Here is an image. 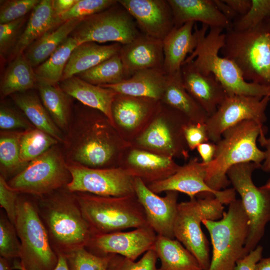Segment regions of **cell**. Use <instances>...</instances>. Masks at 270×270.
<instances>
[{
    "label": "cell",
    "mask_w": 270,
    "mask_h": 270,
    "mask_svg": "<svg viewBox=\"0 0 270 270\" xmlns=\"http://www.w3.org/2000/svg\"><path fill=\"white\" fill-rule=\"evenodd\" d=\"M108 122L97 110L78 104L74 107L63 144L66 162L92 168H106L116 152Z\"/></svg>",
    "instance_id": "obj_1"
},
{
    "label": "cell",
    "mask_w": 270,
    "mask_h": 270,
    "mask_svg": "<svg viewBox=\"0 0 270 270\" xmlns=\"http://www.w3.org/2000/svg\"><path fill=\"white\" fill-rule=\"evenodd\" d=\"M32 197L57 255L66 256L86 246L92 232L74 192L65 188Z\"/></svg>",
    "instance_id": "obj_2"
},
{
    "label": "cell",
    "mask_w": 270,
    "mask_h": 270,
    "mask_svg": "<svg viewBox=\"0 0 270 270\" xmlns=\"http://www.w3.org/2000/svg\"><path fill=\"white\" fill-rule=\"evenodd\" d=\"M203 24L194 27L198 38L197 46L184 62L191 61L204 74H213L221 84L227 96L244 95L263 98L270 96V86L246 81L236 65L220 55L224 42L223 29Z\"/></svg>",
    "instance_id": "obj_3"
},
{
    "label": "cell",
    "mask_w": 270,
    "mask_h": 270,
    "mask_svg": "<svg viewBox=\"0 0 270 270\" xmlns=\"http://www.w3.org/2000/svg\"><path fill=\"white\" fill-rule=\"evenodd\" d=\"M265 131L264 126L252 120L242 121L226 130L216 144L213 160L206 164V184L214 190H222L230 184L226 174L232 166L247 162L262 166L265 152L258 147L256 140Z\"/></svg>",
    "instance_id": "obj_4"
},
{
    "label": "cell",
    "mask_w": 270,
    "mask_h": 270,
    "mask_svg": "<svg viewBox=\"0 0 270 270\" xmlns=\"http://www.w3.org/2000/svg\"><path fill=\"white\" fill-rule=\"evenodd\" d=\"M224 34L222 56L236 65L246 81L270 86V21Z\"/></svg>",
    "instance_id": "obj_5"
},
{
    "label": "cell",
    "mask_w": 270,
    "mask_h": 270,
    "mask_svg": "<svg viewBox=\"0 0 270 270\" xmlns=\"http://www.w3.org/2000/svg\"><path fill=\"white\" fill-rule=\"evenodd\" d=\"M19 194L15 228L20 242L19 259L14 270H53L58 256L52 248L46 227L32 196Z\"/></svg>",
    "instance_id": "obj_6"
},
{
    "label": "cell",
    "mask_w": 270,
    "mask_h": 270,
    "mask_svg": "<svg viewBox=\"0 0 270 270\" xmlns=\"http://www.w3.org/2000/svg\"><path fill=\"white\" fill-rule=\"evenodd\" d=\"M74 193L92 234L150 226L136 194L116 197Z\"/></svg>",
    "instance_id": "obj_7"
},
{
    "label": "cell",
    "mask_w": 270,
    "mask_h": 270,
    "mask_svg": "<svg viewBox=\"0 0 270 270\" xmlns=\"http://www.w3.org/2000/svg\"><path fill=\"white\" fill-rule=\"evenodd\" d=\"M202 222L210 234L212 247L208 270H234L237 261L244 256L250 224L240 200L231 202L220 220Z\"/></svg>",
    "instance_id": "obj_8"
},
{
    "label": "cell",
    "mask_w": 270,
    "mask_h": 270,
    "mask_svg": "<svg viewBox=\"0 0 270 270\" xmlns=\"http://www.w3.org/2000/svg\"><path fill=\"white\" fill-rule=\"evenodd\" d=\"M260 168L254 162H244L232 166L226 174L233 188L240 196L250 222L244 256L258 246L270 221V190L257 187L252 179L254 171Z\"/></svg>",
    "instance_id": "obj_9"
},
{
    "label": "cell",
    "mask_w": 270,
    "mask_h": 270,
    "mask_svg": "<svg viewBox=\"0 0 270 270\" xmlns=\"http://www.w3.org/2000/svg\"><path fill=\"white\" fill-rule=\"evenodd\" d=\"M71 179L64 152L57 144L7 182L19 194L38 196L65 188Z\"/></svg>",
    "instance_id": "obj_10"
},
{
    "label": "cell",
    "mask_w": 270,
    "mask_h": 270,
    "mask_svg": "<svg viewBox=\"0 0 270 270\" xmlns=\"http://www.w3.org/2000/svg\"><path fill=\"white\" fill-rule=\"evenodd\" d=\"M140 32L134 18L118 0L110 8L82 19L70 36L79 44L112 42L122 45Z\"/></svg>",
    "instance_id": "obj_11"
},
{
    "label": "cell",
    "mask_w": 270,
    "mask_h": 270,
    "mask_svg": "<svg viewBox=\"0 0 270 270\" xmlns=\"http://www.w3.org/2000/svg\"><path fill=\"white\" fill-rule=\"evenodd\" d=\"M71 174L66 188L71 192H84L104 196L135 195V177L121 168H92L67 163Z\"/></svg>",
    "instance_id": "obj_12"
},
{
    "label": "cell",
    "mask_w": 270,
    "mask_h": 270,
    "mask_svg": "<svg viewBox=\"0 0 270 270\" xmlns=\"http://www.w3.org/2000/svg\"><path fill=\"white\" fill-rule=\"evenodd\" d=\"M270 102L269 96H227L205 123L209 140L216 144L226 130L246 120L254 121L264 126L267 120L266 110Z\"/></svg>",
    "instance_id": "obj_13"
},
{
    "label": "cell",
    "mask_w": 270,
    "mask_h": 270,
    "mask_svg": "<svg viewBox=\"0 0 270 270\" xmlns=\"http://www.w3.org/2000/svg\"><path fill=\"white\" fill-rule=\"evenodd\" d=\"M206 164L194 158L186 164L180 166L172 175L148 184V186L156 194L175 191L187 194L190 199L196 198L199 194H212L224 204H229L236 200L234 188L220 191L211 188L206 182Z\"/></svg>",
    "instance_id": "obj_14"
},
{
    "label": "cell",
    "mask_w": 270,
    "mask_h": 270,
    "mask_svg": "<svg viewBox=\"0 0 270 270\" xmlns=\"http://www.w3.org/2000/svg\"><path fill=\"white\" fill-rule=\"evenodd\" d=\"M156 236L150 226L129 232L92 234L86 248L96 256L116 254L136 260L141 254L153 248Z\"/></svg>",
    "instance_id": "obj_15"
},
{
    "label": "cell",
    "mask_w": 270,
    "mask_h": 270,
    "mask_svg": "<svg viewBox=\"0 0 270 270\" xmlns=\"http://www.w3.org/2000/svg\"><path fill=\"white\" fill-rule=\"evenodd\" d=\"M203 217L198 200L178 203L173 232L178 240L197 260L202 270L210 262L209 242L201 228Z\"/></svg>",
    "instance_id": "obj_16"
},
{
    "label": "cell",
    "mask_w": 270,
    "mask_h": 270,
    "mask_svg": "<svg viewBox=\"0 0 270 270\" xmlns=\"http://www.w3.org/2000/svg\"><path fill=\"white\" fill-rule=\"evenodd\" d=\"M134 189L148 225L157 235L174 238L173 226L177 212L178 192L168 191L164 196H160L140 178H134Z\"/></svg>",
    "instance_id": "obj_17"
},
{
    "label": "cell",
    "mask_w": 270,
    "mask_h": 270,
    "mask_svg": "<svg viewBox=\"0 0 270 270\" xmlns=\"http://www.w3.org/2000/svg\"><path fill=\"white\" fill-rule=\"evenodd\" d=\"M118 2L146 35L163 41L175 27L168 0H118Z\"/></svg>",
    "instance_id": "obj_18"
},
{
    "label": "cell",
    "mask_w": 270,
    "mask_h": 270,
    "mask_svg": "<svg viewBox=\"0 0 270 270\" xmlns=\"http://www.w3.org/2000/svg\"><path fill=\"white\" fill-rule=\"evenodd\" d=\"M184 87L209 116L216 110L227 94L212 74H204L191 61L184 62L180 69Z\"/></svg>",
    "instance_id": "obj_19"
},
{
    "label": "cell",
    "mask_w": 270,
    "mask_h": 270,
    "mask_svg": "<svg viewBox=\"0 0 270 270\" xmlns=\"http://www.w3.org/2000/svg\"><path fill=\"white\" fill-rule=\"evenodd\" d=\"M119 54L126 79L139 70L163 69L162 41L142 32L130 42L122 45Z\"/></svg>",
    "instance_id": "obj_20"
},
{
    "label": "cell",
    "mask_w": 270,
    "mask_h": 270,
    "mask_svg": "<svg viewBox=\"0 0 270 270\" xmlns=\"http://www.w3.org/2000/svg\"><path fill=\"white\" fill-rule=\"evenodd\" d=\"M174 28L190 22H199L210 28L228 30L232 22L218 9L214 0H168Z\"/></svg>",
    "instance_id": "obj_21"
},
{
    "label": "cell",
    "mask_w": 270,
    "mask_h": 270,
    "mask_svg": "<svg viewBox=\"0 0 270 270\" xmlns=\"http://www.w3.org/2000/svg\"><path fill=\"white\" fill-rule=\"evenodd\" d=\"M61 89L80 103L104 114L112 125V105L118 93L113 90L88 83L74 76L61 81Z\"/></svg>",
    "instance_id": "obj_22"
},
{
    "label": "cell",
    "mask_w": 270,
    "mask_h": 270,
    "mask_svg": "<svg viewBox=\"0 0 270 270\" xmlns=\"http://www.w3.org/2000/svg\"><path fill=\"white\" fill-rule=\"evenodd\" d=\"M194 24L190 22L174 28L162 41L163 70L167 76L180 71L188 54L196 49L198 38L196 30L193 32Z\"/></svg>",
    "instance_id": "obj_23"
},
{
    "label": "cell",
    "mask_w": 270,
    "mask_h": 270,
    "mask_svg": "<svg viewBox=\"0 0 270 270\" xmlns=\"http://www.w3.org/2000/svg\"><path fill=\"white\" fill-rule=\"evenodd\" d=\"M168 76L163 69L150 68L136 72L116 84L101 86L111 88L119 94L158 101L163 96Z\"/></svg>",
    "instance_id": "obj_24"
},
{
    "label": "cell",
    "mask_w": 270,
    "mask_h": 270,
    "mask_svg": "<svg viewBox=\"0 0 270 270\" xmlns=\"http://www.w3.org/2000/svg\"><path fill=\"white\" fill-rule=\"evenodd\" d=\"M62 22L54 14L52 0H41L32 10L25 28L9 58L11 61L22 54L26 48L48 32Z\"/></svg>",
    "instance_id": "obj_25"
},
{
    "label": "cell",
    "mask_w": 270,
    "mask_h": 270,
    "mask_svg": "<svg viewBox=\"0 0 270 270\" xmlns=\"http://www.w3.org/2000/svg\"><path fill=\"white\" fill-rule=\"evenodd\" d=\"M166 122L164 118H156L138 138V143L150 148L164 150L170 155L187 156L184 127L172 128Z\"/></svg>",
    "instance_id": "obj_26"
},
{
    "label": "cell",
    "mask_w": 270,
    "mask_h": 270,
    "mask_svg": "<svg viewBox=\"0 0 270 270\" xmlns=\"http://www.w3.org/2000/svg\"><path fill=\"white\" fill-rule=\"evenodd\" d=\"M122 45L119 43L101 45L94 42L78 44L71 54L61 81L84 72L119 53Z\"/></svg>",
    "instance_id": "obj_27"
},
{
    "label": "cell",
    "mask_w": 270,
    "mask_h": 270,
    "mask_svg": "<svg viewBox=\"0 0 270 270\" xmlns=\"http://www.w3.org/2000/svg\"><path fill=\"white\" fill-rule=\"evenodd\" d=\"M34 90L15 93L10 96L34 128L48 134L60 143L64 144V134L54 124L39 95Z\"/></svg>",
    "instance_id": "obj_28"
},
{
    "label": "cell",
    "mask_w": 270,
    "mask_h": 270,
    "mask_svg": "<svg viewBox=\"0 0 270 270\" xmlns=\"http://www.w3.org/2000/svg\"><path fill=\"white\" fill-rule=\"evenodd\" d=\"M37 80L36 89L44 108L66 136L72 114V98L63 91L58 84L53 85L42 80Z\"/></svg>",
    "instance_id": "obj_29"
},
{
    "label": "cell",
    "mask_w": 270,
    "mask_h": 270,
    "mask_svg": "<svg viewBox=\"0 0 270 270\" xmlns=\"http://www.w3.org/2000/svg\"><path fill=\"white\" fill-rule=\"evenodd\" d=\"M161 100L166 105L184 114L191 122L204 124L209 117L184 87L180 70L168 76Z\"/></svg>",
    "instance_id": "obj_30"
},
{
    "label": "cell",
    "mask_w": 270,
    "mask_h": 270,
    "mask_svg": "<svg viewBox=\"0 0 270 270\" xmlns=\"http://www.w3.org/2000/svg\"><path fill=\"white\" fill-rule=\"evenodd\" d=\"M128 160L136 168L133 172L135 178H140L150 184L169 177L180 166L168 156H162L140 150H134L128 156Z\"/></svg>",
    "instance_id": "obj_31"
},
{
    "label": "cell",
    "mask_w": 270,
    "mask_h": 270,
    "mask_svg": "<svg viewBox=\"0 0 270 270\" xmlns=\"http://www.w3.org/2000/svg\"><path fill=\"white\" fill-rule=\"evenodd\" d=\"M82 20L66 21L28 46L22 53L33 68L45 62L70 36Z\"/></svg>",
    "instance_id": "obj_32"
},
{
    "label": "cell",
    "mask_w": 270,
    "mask_h": 270,
    "mask_svg": "<svg viewBox=\"0 0 270 270\" xmlns=\"http://www.w3.org/2000/svg\"><path fill=\"white\" fill-rule=\"evenodd\" d=\"M158 270H202L196 258L177 240L157 235L153 248Z\"/></svg>",
    "instance_id": "obj_33"
},
{
    "label": "cell",
    "mask_w": 270,
    "mask_h": 270,
    "mask_svg": "<svg viewBox=\"0 0 270 270\" xmlns=\"http://www.w3.org/2000/svg\"><path fill=\"white\" fill-rule=\"evenodd\" d=\"M37 78L34 68L23 54L10 61L0 80V98L36 89Z\"/></svg>",
    "instance_id": "obj_34"
},
{
    "label": "cell",
    "mask_w": 270,
    "mask_h": 270,
    "mask_svg": "<svg viewBox=\"0 0 270 270\" xmlns=\"http://www.w3.org/2000/svg\"><path fill=\"white\" fill-rule=\"evenodd\" d=\"M158 100L118 94L112 105L114 122L124 128L131 129L157 106Z\"/></svg>",
    "instance_id": "obj_35"
},
{
    "label": "cell",
    "mask_w": 270,
    "mask_h": 270,
    "mask_svg": "<svg viewBox=\"0 0 270 270\" xmlns=\"http://www.w3.org/2000/svg\"><path fill=\"white\" fill-rule=\"evenodd\" d=\"M78 44L74 38L69 36L45 62L34 68L37 80L58 84L72 50Z\"/></svg>",
    "instance_id": "obj_36"
},
{
    "label": "cell",
    "mask_w": 270,
    "mask_h": 270,
    "mask_svg": "<svg viewBox=\"0 0 270 270\" xmlns=\"http://www.w3.org/2000/svg\"><path fill=\"white\" fill-rule=\"evenodd\" d=\"M23 130L1 131L0 132V175L6 181L26 166L20 156V140Z\"/></svg>",
    "instance_id": "obj_37"
},
{
    "label": "cell",
    "mask_w": 270,
    "mask_h": 270,
    "mask_svg": "<svg viewBox=\"0 0 270 270\" xmlns=\"http://www.w3.org/2000/svg\"><path fill=\"white\" fill-rule=\"evenodd\" d=\"M76 76L99 86L116 84L126 79L119 53Z\"/></svg>",
    "instance_id": "obj_38"
},
{
    "label": "cell",
    "mask_w": 270,
    "mask_h": 270,
    "mask_svg": "<svg viewBox=\"0 0 270 270\" xmlns=\"http://www.w3.org/2000/svg\"><path fill=\"white\" fill-rule=\"evenodd\" d=\"M60 142L48 134L36 128L23 130L20 140V156L25 166Z\"/></svg>",
    "instance_id": "obj_39"
},
{
    "label": "cell",
    "mask_w": 270,
    "mask_h": 270,
    "mask_svg": "<svg viewBox=\"0 0 270 270\" xmlns=\"http://www.w3.org/2000/svg\"><path fill=\"white\" fill-rule=\"evenodd\" d=\"M20 242L14 224L4 211L0 212V256L9 261L19 259Z\"/></svg>",
    "instance_id": "obj_40"
},
{
    "label": "cell",
    "mask_w": 270,
    "mask_h": 270,
    "mask_svg": "<svg viewBox=\"0 0 270 270\" xmlns=\"http://www.w3.org/2000/svg\"><path fill=\"white\" fill-rule=\"evenodd\" d=\"M112 255L96 256L83 247L65 256L70 270H107Z\"/></svg>",
    "instance_id": "obj_41"
},
{
    "label": "cell",
    "mask_w": 270,
    "mask_h": 270,
    "mask_svg": "<svg viewBox=\"0 0 270 270\" xmlns=\"http://www.w3.org/2000/svg\"><path fill=\"white\" fill-rule=\"evenodd\" d=\"M26 16L15 20L0 24V56L2 60H8L25 28Z\"/></svg>",
    "instance_id": "obj_42"
},
{
    "label": "cell",
    "mask_w": 270,
    "mask_h": 270,
    "mask_svg": "<svg viewBox=\"0 0 270 270\" xmlns=\"http://www.w3.org/2000/svg\"><path fill=\"white\" fill-rule=\"evenodd\" d=\"M265 21H270V0H252V6L248 12L232 22V28L244 30Z\"/></svg>",
    "instance_id": "obj_43"
},
{
    "label": "cell",
    "mask_w": 270,
    "mask_h": 270,
    "mask_svg": "<svg viewBox=\"0 0 270 270\" xmlns=\"http://www.w3.org/2000/svg\"><path fill=\"white\" fill-rule=\"evenodd\" d=\"M158 258L153 248L146 252L137 262L119 254H112L107 270H158L156 266Z\"/></svg>",
    "instance_id": "obj_44"
},
{
    "label": "cell",
    "mask_w": 270,
    "mask_h": 270,
    "mask_svg": "<svg viewBox=\"0 0 270 270\" xmlns=\"http://www.w3.org/2000/svg\"><path fill=\"white\" fill-rule=\"evenodd\" d=\"M118 2L116 0H78L67 12L59 18L62 22L72 20H82L102 12Z\"/></svg>",
    "instance_id": "obj_45"
},
{
    "label": "cell",
    "mask_w": 270,
    "mask_h": 270,
    "mask_svg": "<svg viewBox=\"0 0 270 270\" xmlns=\"http://www.w3.org/2000/svg\"><path fill=\"white\" fill-rule=\"evenodd\" d=\"M34 128L24 114L4 102L0 105L1 131L26 130Z\"/></svg>",
    "instance_id": "obj_46"
},
{
    "label": "cell",
    "mask_w": 270,
    "mask_h": 270,
    "mask_svg": "<svg viewBox=\"0 0 270 270\" xmlns=\"http://www.w3.org/2000/svg\"><path fill=\"white\" fill-rule=\"evenodd\" d=\"M41 0H0V24L8 23L28 14Z\"/></svg>",
    "instance_id": "obj_47"
},
{
    "label": "cell",
    "mask_w": 270,
    "mask_h": 270,
    "mask_svg": "<svg viewBox=\"0 0 270 270\" xmlns=\"http://www.w3.org/2000/svg\"><path fill=\"white\" fill-rule=\"evenodd\" d=\"M19 194L8 186L6 180L0 175V206L10 222L15 224Z\"/></svg>",
    "instance_id": "obj_48"
},
{
    "label": "cell",
    "mask_w": 270,
    "mask_h": 270,
    "mask_svg": "<svg viewBox=\"0 0 270 270\" xmlns=\"http://www.w3.org/2000/svg\"><path fill=\"white\" fill-rule=\"evenodd\" d=\"M183 132L186 144L190 150L210 140L205 123L190 122L184 126Z\"/></svg>",
    "instance_id": "obj_49"
},
{
    "label": "cell",
    "mask_w": 270,
    "mask_h": 270,
    "mask_svg": "<svg viewBox=\"0 0 270 270\" xmlns=\"http://www.w3.org/2000/svg\"><path fill=\"white\" fill-rule=\"evenodd\" d=\"M202 198H198L203 220H218L222 218L224 211V204L214 195L206 194Z\"/></svg>",
    "instance_id": "obj_50"
},
{
    "label": "cell",
    "mask_w": 270,
    "mask_h": 270,
    "mask_svg": "<svg viewBox=\"0 0 270 270\" xmlns=\"http://www.w3.org/2000/svg\"><path fill=\"white\" fill-rule=\"evenodd\" d=\"M263 247L258 245L248 254L238 260L234 270H255L256 264L262 258Z\"/></svg>",
    "instance_id": "obj_51"
},
{
    "label": "cell",
    "mask_w": 270,
    "mask_h": 270,
    "mask_svg": "<svg viewBox=\"0 0 270 270\" xmlns=\"http://www.w3.org/2000/svg\"><path fill=\"white\" fill-rule=\"evenodd\" d=\"M258 141L260 144L266 148L265 158L264 163L262 164L261 168L265 172H270V138H266L265 134H260L258 137ZM262 189L270 190V179L266 184L260 186Z\"/></svg>",
    "instance_id": "obj_52"
},
{
    "label": "cell",
    "mask_w": 270,
    "mask_h": 270,
    "mask_svg": "<svg viewBox=\"0 0 270 270\" xmlns=\"http://www.w3.org/2000/svg\"><path fill=\"white\" fill-rule=\"evenodd\" d=\"M196 149L202 160V162L208 164L214 159L216 150V144L212 142H206L200 144Z\"/></svg>",
    "instance_id": "obj_53"
},
{
    "label": "cell",
    "mask_w": 270,
    "mask_h": 270,
    "mask_svg": "<svg viewBox=\"0 0 270 270\" xmlns=\"http://www.w3.org/2000/svg\"><path fill=\"white\" fill-rule=\"evenodd\" d=\"M224 1L238 16L245 15L252 6V0H224Z\"/></svg>",
    "instance_id": "obj_54"
},
{
    "label": "cell",
    "mask_w": 270,
    "mask_h": 270,
    "mask_svg": "<svg viewBox=\"0 0 270 270\" xmlns=\"http://www.w3.org/2000/svg\"><path fill=\"white\" fill-rule=\"evenodd\" d=\"M78 0H52V8L55 16H60L68 10Z\"/></svg>",
    "instance_id": "obj_55"
},
{
    "label": "cell",
    "mask_w": 270,
    "mask_h": 270,
    "mask_svg": "<svg viewBox=\"0 0 270 270\" xmlns=\"http://www.w3.org/2000/svg\"><path fill=\"white\" fill-rule=\"evenodd\" d=\"M214 2L220 11L230 21L234 20L238 17V15L224 2V0H214Z\"/></svg>",
    "instance_id": "obj_56"
},
{
    "label": "cell",
    "mask_w": 270,
    "mask_h": 270,
    "mask_svg": "<svg viewBox=\"0 0 270 270\" xmlns=\"http://www.w3.org/2000/svg\"><path fill=\"white\" fill-rule=\"evenodd\" d=\"M58 264L53 270H70L66 256L62 254H58ZM18 270H24L22 268H19Z\"/></svg>",
    "instance_id": "obj_57"
},
{
    "label": "cell",
    "mask_w": 270,
    "mask_h": 270,
    "mask_svg": "<svg viewBox=\"0 0 270 270\" xmlns=\"http://www.w3.org/2000/svg\"><path fill=\"white\" fill-rule=\"evenodd\" d=\"M255 270H270V257L262 258L256 264Z\"/></svg>",
    "instance_id": "obj_58"
},
{
    "label": "cell",
    "mask_w": 270,
    "mask_h": 270,
    "mask_svg": "<svg viewBox=\"0 0 270 270\" xmlns=\"http://www.w3.org/2000/svg\"><path fill=\"white\" fill-rule=\"evenodd\" d=\"M0 270H14L10 262L0 256Z\"/></svg>",
    "instance_id": "obj_59"
}]
</instances>
